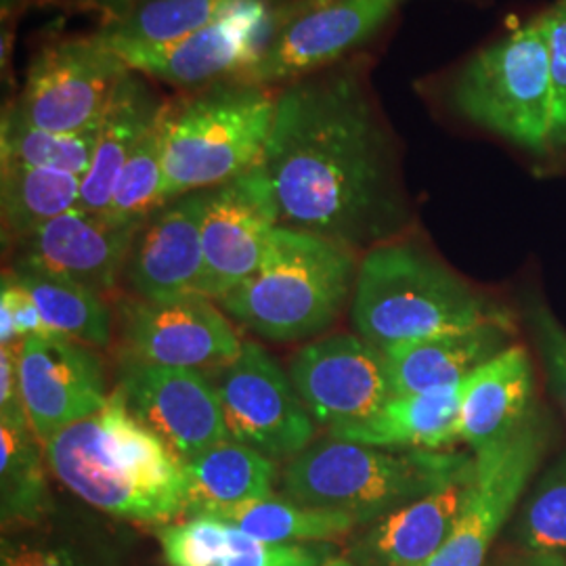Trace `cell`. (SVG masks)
<instances>
[{"label": "cell", "mask_w": 566, "mask_h": 566, "mask_svg": "<svg viewBox=\"0 0 566 566\" xmlns=\"http://www.w3.org/2000/svg\"><path fill=\"white\" fill-rule=\"evenodd\" d=\"M403 0H317L287 21L263 55L233 81L287 86L361 53L390 21Z\"/></svg>", "instance_id": "12"}, {"label": "cell", "mask_w": 566, "mask_h": 566, "mask_svg": "<svg viewBox=\"0 0 566 566\" xmlns=\"http://www.w3.org/2000/svg\"><path fill=\"white\" fill-rule=\"evenodd\" d=\"M470 476L472 470L365 526L344 556L355 566L430 565L458 521Z\"/></svg>", "instance_id": "21"}, {"label": "cell", "mask_w": 566, "mask_h": 566, "mask_svg": "<svg viewBox=\"0 0 566 566\" xmlns=\"http://www.w3.org/2000/svg\"><path fill=\"white\" fill-rule=\"evenodd\" d=\"M39 304L44 322L61 338L103 348L112 340V313L99 292L82 285L44 277L36 273L9 271Z\"/></svg>", "instance_id": "31"}, {"label": "cell", "mask_w": 566, "mask_h": 566, "mask_svg": "<svg viewBox=\"0 0 566 566\" xmlns=\"http://www.w3.org/2000/svg\"><path fill=\"white\" fill-rule=\"evenodd\" d=\"M355 334L378 348L485 324H521L516 304L470 282L413 229L367 250L350 301Z\"/></svg>", "instance_id": "4"}, {"label": "cell", "mask_w": 566, "mask_h": 566, "mask_svg": "<svg viewBox=\"0 0 566 566\" xmlns=\"http://www.w3.org/2000/svg\"><path fill=\"white\" fill-rule=\"evenodd\" d=\"M486 566H566V441L528 486Z\"/></svg>", "instance_id": "24"}, {"label": "cell", "mask_w": 566, "mask_h": 566, "mask_svg": "<svg viewBox=\"0 0 566 566\" xmlns=\"http://www.w3.org/2000/svg\"><path fill=\"white\" fill-rule=\"evenodd\" d=\"M128 70L97 34L53 42L32 60L9 114L49 133L95 128Z\"/></svg>", "instance_id": "10"}, {"label": "cell", "mask_w": 566, "mask_h": 566, "mask_svg": "<svg viewBox=\"0 0 566 566\" xmlns=\"http://www.w3.org/2000/svg\"><path fill=\"white\" fill-rule=\"evenodd\" d=\"M206 196L208 191H196L166 203L137 231L124 275L139 298L202 296Z\"/></svg>", "instance_id": "19"}, {"label": "cell", "mask_w": 566, "mask_h": 566, "mask_svg": "<svg viewBox=\"0 0 566 566\" xmlns=\"http://www.w3.org/2000/svg\"><path fill=\"white\" fill-rule=\"evenodd\" d=\"M325 566H355L346 556H338V558H334L332 563H327Z\"/></svg>", "instance_id": "42"}, {"label": "cell", "mask_w": 566, "mask_h": 566, "mask_svg": "<svg viewBox=\"0 0 566 566\" xmlns=\"http://www.w3.org/2000/svg\"><path fill=\"white\" fill-rule=\"evenodd\" d=\"M168 566H219L229 539V525L210 514H193L182 523L158 528Z\"/></svg>", "instance_id": "36"}, {"label": "cell", "mask_w": 566, "mask_h": 566, "mask_svg": "<svg viewBox=\"0 0 566 566\" xmlns=\"http://www.w3.org/2000/svg\"><path fill=\"white\" fill-rule=\"evenodd\" d=\"M416 88L441 120L504 147L535 177H549L544 4L510 13L485 42Z\"/></svg>", "instance_id": "2"}, {"label": "cell", "mask_w": 566, "mask_h": 566, "mask_svg": "<svg viewBox=\"0 0 566 566\" xmlns=\"http://www.w3.org/2000/svg\"><path fill=\"white\" fill-rule=\"evenodd\" d=\"M99 126L67 135L49 133L34 128L7 112L2 118L0 135V163L53 168L84 177L93 163Z\"/></svg>", "instance_id": "32"}, {"label": "cell", "mask_w": 566, "mask_h": 566, "mask_svg": "<svg viewBox=\"0 0 566 566\" xmlns=\"http://www.w3.org/2000/svg\"><path fill=\"white\" fill-rule=\"evenodd\" d=\"M259 0H143L107 21L97 36L109 44H166L196 34Z\"/></svg>", "instance_id": "29"}, {"label": "cell", "mask_w": 566, "mask_h": 566, "mask_svg": "<svg viewBox=\"0 0 566 566\" xmlns=\"http://www.w3.org/2000/svg\"><path fill=\"white\" fill-rule=\"evenodd\" d=\"M44 449L32 430L0 424V521L7 531L42 525L53 510Z\"/></svg>", "instance_id": "28"}, {"label": "cell", "mask_w": 566, "mask_h": 566, "mask_svg": "<svg viewBox=\"0 0 566 566\" xmlns=\"http://www.w3.org/2000/svg\"><path fill=\"white\" fill-rule=\"evenodd\" d=\"M361 254L280 224L261 266L217 303L271 343L319 336L353 301Z\"/></svg>", "instance_id": "6"}, {"label": "cell", "mask_w": 566, "mask_h": 566, "mask_svg": "<svg viewBox=\"0 0 566 566\" xmlns=\"http://www.w3.org/2000/svg\"><path fill=\"white\" fill-rule=\"evenodd\" d=\"M189 481V516L212 514L273 495L275 460L240 441L224 439L185 464Z\"/></svg>", "instance_id": "26"}, {"label": "cell", "mask_w": 566, "mask_h": 566, "mask_svg": "<svg viewBox=\"0 0 566 566\" xmlns=\"http://www.w3.org/2000/svg\"><path fill=\"white\" fill-rule=\"evenodd\" d=\"M560 424L544 399L502 439L474 451L472 476L446 546L428 566H486L526 491L558 449Z\"/></svg>", "instance_id": "8"}, {"label": "cell", "mask_w": 566, "mask_h": 566, "mask_svg": "<svg viewBox=\"0 0 566 566\" xmlns=\"http://www.w3.org/2000/svg\"><path fill=\"white\" fill-rule=\"evenodd\" d=\"M166 107L168 103L164 105L158 120L143 135L122 170L120 181L105 212V217L118 223L143 224L158 210H163L166 203H170L166 200L163 164Z\"/></svg>", "instance_id": "33"}, {"label": "cell", "mask_w": 566, "mask_h": 566, "mask_svg": "<svg viewBox=\"0 0 566 566\" xmlns=\"http://www.w3.org/2000/svg\"><path fill=\"white\" fill-rule=\"evenodd\" d=\"M0 424L30 430L21 397L18 350L9 346H0Z\"/></svg>", "instance_id": "40"}, {"label": "cell", "mask_w": 566, "mask_h": 566, "mask_svg": "<svg viewBox=\"0 0 566 566\" xmlns=\"http://www.w3.org/2000/svg\"><path fill=\"white\" fill-rule=\"evenodd\" d=\"M208 376L223 405L229 439L271 460H292L315 443V420L290 374L261 344L243 340L238 359Z\"/></svg>", "instance_id": "11"}, {"label": "cell", "mask_w": 566, "mask_h": 566, "mask_svg": "<svg viewBox=\"0 0 566 566\" xmlns=\"http://www.w3.org/2000/svg\"><path fill=\"white\" fill-rule=\"evenodd\" d=\"M128 359L214 371L238 359L243 340L227 315L206 296L172 301L126 298L118 306Z\"/></svg>", "instance_id": "13"}, {"label": "cell", "mask_w": 566, "mask_h": 566, "mask_svg": "<svg viewBox=\"0 0 566 566\" xmlns=\"http://www.w3.org/2000/svg\"><path fill=\"white\" fill-rule=\"evenodd\" d=\"M523 334L544 374L547 392L558 405L566 422V325L546 298L535 280H526L516 296Z\"/></svg>", "instance_id": "34"}, {"label": "cell", "mask_w": 566, "mask_h": 566, "mask_svg": "<svg viewBox=\"0 0 566 566\" xmlns=\"http://www.w3.org/2000/svg\"><path fill=\"white\" fill-rule=\"evenodd\" d=\"M82 177L36 168L25 164L2 163L0 168V212L4 242L18 243L70 212L81 202Z\"/></svg>", "instance_id": "27"}, {"label": "cell", "mask_w": 566, "mask_h": 566, "mask_svg": "<svg viewBox=\"0 0 566 566\" xmlns=\"http://www.w3.org/2000/svg\"><path fill=\"white\" fill-rule=\"evenodd\" d=\"M460 386L392 395L369 420L361 424L329 430L327 434L359 446L399 451L453 449V446H460Z\"/></svg>", "instance_id": "25"}, {"label": "cell", "mask_w": 566, "mask_h": 566, "mask_svg": "<svg viewBox=\"0 0 566 566\" xmlns=\"http://www.w3.org/2000/svg\"><path fill=\"white\" fill-rule=\"evenodd\" d=\"M317 0H259L227 20L166 44H109L130 70L181 91L233 81L263 55L287 21Z\"/></svg>", "instance_id": "9"}, {"label": "cell", "mask_w": 566, "mask_h": 566, "mask_svg": "<svg viewBox=\"0 0 566 566\" xmlns=\"http://www.w3.org/2000/svg\"><path fill=\"white\" fill-rule=\"evenodd\" d=\"M334 558H338V552L327 542L269 544L229 525V539L219 566H325Z\"/></svg>", "instance_id": "37"}, {"label": "cell", "mask_w": 566, "mask_h": 566, "mask_svg": "<svg viewBox=\"0 0 566 566\" xmlns=\"http://www.w3.org/2000/svg\"><path fill=\"white\" fill-rule=\"evenodd\" d=\"M549 57V177H566V0L544 2Z\"/></svg>", "instance_id": "35"}, {"label": "cell", "mask_w": 566, "mask_h": 566, "mask_svg": "<svg viewBox=\"0 0 566 566\" xmlns=\"http://www.w3.org/2000/svg\"><path fill=\"white\" fill-rule=\"evenodd\" d=\"M139 229L76 206L15 245L13 271L82 283L103 296L116 287Z\"/></svg>", "instance_id": "18"}, {"label": "cell", "mask_w": 566, "mask_h": 566, "mask_svg": "<svg viewBox=\"0 0 566 566\" xmlns=\"http://www.w3.org/2000/svg\"><path fill=\"white\" fill-rule=\"evenodd\" d=\"M290 378L315 424L329 430L369 420L392 397L386 355L359 334H332L304 344Z\"/></svg>", "instance_id": "14"}, {"label": "cell", "mask_w": 566, "mask_h": 566, "mask_svg": "<svg viewBox=\"0 0 566 566\" xmlns=\"http://www.w3.org/2000/svg\"><path fill=\"white\" fill-rule=\"evenodd\" d=\"M523 336L521 324H485L386 348L390 395L451 388Z\"/></svg>", "instance_id": "22"}, {"label": "cell", "mask_w": 566, "mask_h": 566, "mask_svg": "<svg viewBox=\"0 0 566 566\" xmlns=\"http://www.w3.org/2000/svg\"><path fill=\"white\" fill-rule=\"evenodd\" d=\"M0 308L9 313L11 322L15 325V332L20 340L41 336V338H53L60 336L51 329V325L44 322L39 304L28 294L25 287L11 273H2V287H0Z\"/></svg>", "instance_id": "39"}, {"label": "cell", "mask_w": 566, "mask_h": 566, "mask_svg": "<svg viewBox=\"0 0 566 566\" xmlns=\"http://www.w3.org/2000/svg\"><path fill=\"white\" fill-rule=\"evenodd\" d=\"M164 105L139 72L128 70L122 76L103 114L93 163L82 177L78 208L93 214L107 212L124 166Z\"/></svg>", "instance_id": "23"}, {"label": "cell", "mask_w": 566, "mask_h": 566, "mask_svg": "<svg viewBox=\"0 0 566 566\" xmlns=\"http://www.w3.org/2000/svg\"><path fill=\"white\" fill-rule=\"evenodd\" d=\"M280 208L263 166L210 189L202 219L203 275L200 294L221 301L263 263Z\"/></svg>", "instance_id": "15"}, {"label": "cell", "mask_w": 566, "mask_h": 566, "mask_svg": "<svg viewBox=\"0 0 566 566\" xmlns=\"http://www.w3.org/2000/svg\"><path fill=\"white\" fill-rule=\"evenodd\" d=\"M118 390L130 413L151 428L185 464L229 439L223 405L206 371L124 357Z\"/></svg>", "instance_id": "16"}, {"label": "cell", "mask_w": 566, "mask_h": 566, "mask_svg": "<svg viewBox=\"0 0 566 566\" xmlns=\"http://www.w3.org/2000/svg\"><path fill=\"white\" fill-rule=\"evenodd\" d=\"M97 2H102L103 7L109 11V20L118 18L124 11H128L133 7V0H97Z\"/></svg>", "instance_id": "41"}, {"label": "cell", "mask_w": 566, "mask_h": 566, "mask_svg": "<svg viewBox=\"0 0 566 566\" xmlns=\"http://www.w3.org/2000/svg\"><path fill=\"white\" fill-rule=\"evenodd\" d=\"M539 365L525 343H514L460 386L458 443L479 451L521 424L539 403Z\"/></svg>", "instance_id": "20"}, {"label": "cell", "mask_w": 566, "mask_h": 566, "mask_svg": "<svg viewBox=\"0 0 566 566\" xmlns=\"http://www.w3.org/2000/svg\"><path fill=\"white\" fill-rule=\"evenodd\" d=\"M44 458L61 485L109 516L163 526L189 512L185 462L130 413L118 388L97 413L57 432Z\"/></svg>", "instance_id": "3"}, {"label": "cell", "mask_w": 566, "mask_h": 566, "mask_svg": "<svg viewBox=\"0 0 566 566\" xmlns=\"http://www.w3.org/2000/svg\"><path fill=\"white\" fill-rule=\"evenodd\" d=\"M210 516L269 544H319L359 531L357 521L346 514L303 506L283 495L219 510Z\"/></svg>", "instance_id": "30"}, {"label": "cell", "mask_w": 566, "mask_h": 566, "mask_svg": "<svg viewBox=\"0 0 566 566\" xmlns=\"http://www.w3.org/2000/svg\"><path fill=\"white\" fill-rule=\"evenodd\" d=\"M280 91L224 81L170 103L164 118L166 200L210 191L263 163Z\"/></svg>", "instance_id": "7"}, {"label": "cell", "mask_w": 566, "mask_h": 566, "mask_svg": "<svg viewBox=\"0 0 566 566\" xmlns=\"http://www.w3.org/2000/svg\"><path fill=\"white\" fill-rule=\"evenodd\" d=\"M0 566H102L72 539L36 526L9 531L0 546Z\"/></svg>", "instance_id": "38"}, {"label": "cell", "mask_w": 566, "mask_h": 566, "mask_svg": "<svg viewBox=\"0 0 566 566\" xmlns=\"http://www.w3.org/2000/svg\"><path fill=\"white\" fill-rule=\"evenodd\" d=\"M464 2H472V4H479V7H485L491 0H464Z\"/></svg>", "instance_id": "43"}, {"label": "cell", "mask_w": 566, "mask_h": 566, "mask_svg": "<svg viewBox=\"0 0 566 566\" xmlns=\"http://www.w3.org/2000/svg\"><path fill=\"white\" fill-rule=\"evenodd\" d=\"M472 451L380 449L325 437L290 460L282 495L308 507L340 512L359 531L386 514L465 476Z\"/></svg>", "instance_id": "5"}, {"label": "cell", "mask_w": 566, "mask_h": 566, "mask_svg": "<svg viewBox=\"0 0 566 566\" xmlns=\"http://www.w3.org/2000/svg\"><path fill=\"white\" fill-rule=\"evenodd\" d=\"M261 166L283 227L361 256L418 229L403 145L374 91L365 53L280 88Z\"/></svg>", "instance_id": "1"}, {"label": "cell", "mask_w": 566, "mask_h": 566, "mask_svg": "<svg viewBox=\"0 0 566 566\" xmlns=\"http://www.w3.org/2000/svg\"><path fill=\"white\" fill-rule=\"evenodd\" d=\"M15 350L28 422L42 449L63 428L107 403L112 392H107L102 361L91 346L61 336H32Z\"/></svg>", "instance_id": "17"}]
</instances>
